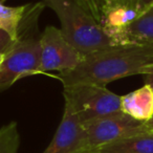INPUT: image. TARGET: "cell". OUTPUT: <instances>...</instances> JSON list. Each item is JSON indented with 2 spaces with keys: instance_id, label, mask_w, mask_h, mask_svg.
Here are the masks:
<instances>
[{
  "instance_id": "cell-1",
  "label": "cell",
  "mask_w": 153,
  "mask_h": 153,
  "mask_svg": "<svg viewBox=\"0 0 153 153\" xmlns=\"http://www.w3.org/2000/svg\"><path fill=\"white\" fill-rule=\"evenodd\" d=\"M153 64V45L127 43L107 47L83 57L76 68L59 72L63 86L91 84L102 87L114 80L140 74Z\"/></svg>"
},
{
  "instance_id": "cell-2",
  "label": "cell",
  "mask_w": 153,
  "mask_h": 153,
  "mask_svg": "<svg viewBox=\"0 0 153 153\" xmlns=\"http://www.w3.org/2000/svg\"><path fill=\"white\" fill-rule=\"evenodd\" d=\"M46 3L57 14L64 38L82 57L115 45L103 26L76 0H48Z\"/></svg>"
},
{
  "instance_id": "cell-3",
  "label": "cell",
  "mask_w": 153,
  "mask_h": 153,
  "mask_svg": "<svg viewBox=\"0 0 153 153\" xmlns=\"http://www.w3.org/2000/svg\"><path fill=\"white\" fill-rule=\"evenodd\" d=\"M65 108L71 111L85 125L92 121L123 112L122 97L106 87L91 84H76L64 86Z\"/></svg>"
},
{
  "instance_id": "cell-4",
  "label": "cell",
  "mask_w": 153,
  "mask_h": 153,
  "mask_svg": "<svg viewBox=\"0 0 153 153\" xmlns=\"http://www.w3.org/2000/svg\"><path fill=\"white\" fill-rule=\"evenodd\" d=\"M40 44L34 37H19L16 46L7 53L0 64V91L7 89L26 76L39 74Z\"/></svg>"
},
{
  "instance_id": "cell-5",
  "label": "cell",
  "mask_w": 153,
  "mask_h": 153,
  "mask_svg": "<svg viewBox=\"0 0 153 153\" xmlns=\"http://www.w3.org/2000/svg\"><path fill=\"white\" fill-rule=\"evenodd\" d=\"M82 126L85 130L87 150H94L115 140L149 130L145 123L136 121L124 112L96 120Z\"/></svg>"
},
{
  "instance_id": "cell-6",
  "label": "cell",
  "mask_w": 153,
  "mask_h": 153,
  "mask_svg": "<svg viewBox=\"0 0 153 153\" xmlns=\"http://www.w3.org/2000/svg\"><path fill=\"white\" fill-rule=\"evenodd\" d=\"M40 68L39 74L51 70L59 72L76 68L81 63L82 55L66 41L61 30L47 26L39 39Z\"/></svg>"
},
{
  "instance_id": "cell-7",
  "label": "cell",
  "mask_w": 153,
  "mask_h": 153,
  "mask_svg": "<svg viewBox=\"0 0 153 153\" xmlns=\"http://www.w3.org/2000/svg\"><path fill=\"white\" fill-rule=\"evenodd\" d=\"M85 150L87 148L83 126L71 111L64 108L61 123L42 153H80Z\"/></svg>"
},
{
  "instance_id": "cell-8",
  "label": "cell",
  "mask_w": 153,
  "mask_h": 153,
  "mask_svg": "<svg viewBox=\"0 0 153 153\" xmlns=\"http://www.w3.org/2000/svg\"><path fill=\"white\" fill-rule=\"evenodd\" d=\"M110 37L115 45L127 43L153 45V5L132 23Z\"/></svg>"
},
{
  "instance_id": "cell-9",
  "label": "cell",
  "mask_w": 153,
  "mask_h": 153,
  "mask_svg": "<svg viewBox=\"0 0 153 153\" xmlns=\"http://www.w3.org/2000/svg\"><path fill=\"white\" fill-rule=\"evenodd\" d=\"M122 111L136 121L147 123L153 117V88L149 84L121 98Z\"/></svg>"
},
{
  "instance_id": "cell-10",
  "label": "cell",
  "mask_w": 153,
  "mask_h": 153,
  "mask_svg": "<svg viewBox=\"0 0 153 153\" xmlns=\"http://www.w3.org/2000/svg\"><path fill=\"white\" fill-rule=\"evenodd\" d=\"M94 151L97 153H153V132L148 130L127 136Z\"/></svg>"
},
{
  "instance_id": "cell-11",
  "label": "cell",
  "mask_w": 153,
  "mask_h": 153,
  "mask_svg": "<svg viewBox=\"0 0 153 153\" xmlns=\"http://www.w3.org/2000/svg\"><path fill=\"white\" fill-rule=\"evenodd\" d=\"M27 5L7 7L0 1V30H4L16 40H19V30L25 16Z\"/></svg>"
},
{
  "instance_id": "cell-12",
  "label": "cell",
  "mask_w": 153,
  "mask_h": 153,
  "mask_svg": "<svg viewBox=\"0 0 153 153\" xmlns=\"http://www.w3.org/2000/svg\"><path fill=\"white\" fill-rule=\"evenodd\" d=\"M20 137L16 122L0 128V153H18Z\"/></svg>"
},
{
  "instance_id": "cell-13",
  "label": "cell",
  "mask_w": 153,
  "mask_h": 153,
  "mask_svg": "<svg viewBox=\"0 0 153 153\" xmlns=\"http://www.w3.org/2000/svg\"><path fill=\"white\" fill-rule=\"evenodd\" d=\"M86 12L90 14L98 22L102 20V7L99 0H76Z\"/></svg>"
},
{
  "instance_id": "cell-14",
  "label": "cell",
  "mask_w": 153,
  "mask_h": 153,
  "mask_svg": "<svg viewBox=\"0 0 153 153\" xmlns=\"http://www.w3.org/2000/svg\"><path fill=\"white\" fill-rule=\"evenodd\" d=\"M18 40L11 36L7 30H0V53L7 55L16 46Z\"/></svg>"
},
{
  "instance_id": "cell-15",
  "label": "cell",
  "mask_w": 153,
  "mask_h": 153,
  "mask_svg": "<svg viewBox=\"0 0 153 153\" xmlns=\"http://www.w3.org/2000/svg\"><path fill=\"white\" fill-rule=\"evenodd\" d=\"M128 1L132 2L136 7H137L140 15L144 14L145 12L148 11V10L153 5V0H128Z\"/></svg>"
},
{
  "instance_id": "cell-16",
  "label": "cell",
  "mask_w": 153,
  "mask_h": 153,
  "mask_svg": "<svg viewBox=\"0 0 153 153\" xmlns=\"http://www.w3.org/2000/svg\"><path fill=\"white\" fill-rule=\"evenodd\" d=\"M140 74L144 76L146 84H149L153 88V64L148 66V67H146L145 69H143Z\"/></svg>"
},
{
  "instance_id": "cell-17",
  "label": "cell",
  "mask_w": 153,
  "mask_h": 153,
  "mask_svg": "<svg viewBox=\"0 0 153 153\" xmlns=\"http://www.w3.org/2000/svg\"><path fill=\"white\" fill-rule=\"evenodd\" d=\"M100 1V4L102 7V15H103V12L106 7H108L109 5H111L112 3H114L117 0H99Z\"/></svg>"
},
{
  "instance_id": "cell-18",
  "label": "cell",
  "mask_w": 153,
  "mask_h": 153,
  "mask_svg": "<svg viewBox=\"0 0 153 153\" xmlns=\"http://www.w3.org/2000/svg\"><path fill=\"white\" fill-rule=\"evenodd\" d=\"M146 124V126H147V128H148L150 131H152L153 132V117H152V119L150 120L149 122H147V123H145Z\"/></svg>"
},
{
  "instance_id": "cell-19",
  "label": "cell",
  "mask_w": 153,
  "mask_h": 153,
  "mask_svg": "<svg viewBox=\"0 0 153 153\" xmlns=\"http://www.w3.org/2000/svg\"><path fill=\"white\" fill-rule=\"evenodd\" d=\"M80 153H97V152L94 150H85V151H82V152H80Z\"/></svg>"
},
{
  "instance_id": "cell-20",
  "label": "cell",
  "mask_w": 153,
  "mask_h": 153,
  "mask_svg": "<svg viewBox=\"0 0 153 153\" xmlns=\"http://www.w3.org/2000/svg\"><path fill=\"white\" fill-rule=\"evenodd\" d=\"M4 57H5V55H1V53H0V64L2 63V61L4 60Z\"/></svg>"
},
{
  "instance_id": "cell-21",
  "label": "cell",
  "mask_w": 153,
  "mask_h": 153,
  "mask_svg": "<svg viewBox=\"0 0 153 153\" xmlns=\"http://www.w3.org/2000/svg\"><path fill=\"white\" fill-rule=\"evenodd\" d=\"M45 1H48V0H45Z\"/></svg>"
},
{
  "instance_id": "cell-22",
  "label": "cell",
  "mask_w": 153,
  "mask_h": 153,
  "mask_svg": "<svg viewBox=\"0 0 153 153\" xmlns=\"http://www.w3.org/2000/svg\"><path fill=\"white\" fill-rule=\"evenodd\" d=\"M2 1H3V0H2Z\"/></svg>"
}]
</instances>
